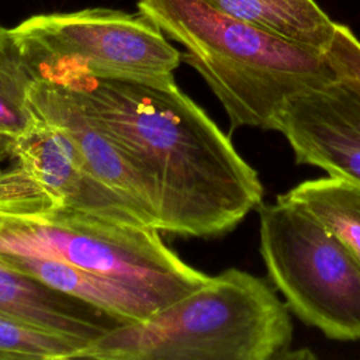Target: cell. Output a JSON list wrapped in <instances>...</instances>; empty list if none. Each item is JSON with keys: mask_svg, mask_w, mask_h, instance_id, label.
Masks as SVG:
<instances>
[{"mask_svg": "<svg viewBox=\"0 0 360 360\" xmlns=\"http://www.w3.org/2000/svg\"><path fill=\"white\" fill-rule=\"evenodd\" d=\"M63 83L124 149L159 201L160 232L211 238L232 231L263 200L256 170L228 135L177 86L100 77L72 68L39 72Z\"/></svg>", "mask_w": 360, "mask_h": 360, "instance_id": "1", "label": "cell"}, {"mask_svg": "<svg viewBox=\"0 0 360 360\" xmlns=\"http://www.w3.org/2000/svg\"><path fill=\"white\" fill-rule=\"evenodd\" d=\"M138 11L184 46L194 68L222 104L231 131L273 129L285 100L338 79L319 49L231 17L202 0H138Z\"/></svg>", "mask_w": 360, "mask_h": 360, "instance_id": "2", "label": "cell"}, {"mask_svg": "<svg viewBox=\"0 0 360 360\" xmlns=\"http://www.w3.org/2000/svg\"><path fill=\"white\" fill-rule=\"evenodd\" d=\"M288 307L270 284L228 269L142 322L118 325L77 359L271 360L292 357Z\"/></svg>", "mask_w": 360, "mask_h": 360, "instance_id": "3", "label": "cell"}, {"mask_svg": "<svg viewBox=\"0 0 360 360\" xmlns=\"http://www.w3.org/2000/svg\"><path fill=\"white\" fill-rule=\"evenodd\" d=\"M0 252L53 259L114 277L166 305L210 278L181 260L163 242L159 229L68 208L34 179L0 202Z\"/></svg>", "mask_w": 360, "mask_h": 360, "instance_id": "4", "label": "cell"}, {"mask_svg": "<svg viewBox=\"0 0 360 360\" xmlns=\"http://www.w3.org/2000/svg\"><path fill=\"white\" fill-rule=\"evenodd\" d=\"M260 253L287 307L336 340L360 339V260L309 212L278 195L259 207Z\"/></svg>", "mask_w": 360, "mask_h": 360, "instance_id": "5", "label": "cell"}, {"mask_svg": "<svg viewBox=\"0 0 360 360\" xmlns=\"http://www.w3.org/2000/svg\"><path fill=\"white\" fill-rule=\"evenodd\" d=\"M32 75L56 68L100 77L158 79L181 62L153 20L107 7L31 15L11 28Z\"/></svg>", "mask_w": 360, "mask_h": 360, "instance_id": "6", "label": "cell"}, {"mask_svg": "<svg viewBox=\"0 0 360 360\" xmlns=\"http://www.w3.org/2000/svg\"><path fill=\"white\" fill-rule=\"evenodd\" d=\"M295 163L360 184V93L339 77L290 96L274 120Z\"/></svg>", "mask_w": 360, "mask_h": 360, "instance_id": "7", "label": "cell"}, {"mask_svg": "<svg viewBox=\"0 0 360 360\" xmlns=\"http://www.w3.org/2000/svg\"><path fill=\"white\" fill-rule=\"evenodd\" d=\"M28 103L35 117L58 127L70 138L86 169L97 180L118 193L148 226L159 229L155 190L69 87L55 79L35 77L28 90Z\"/></svg>", "mask_w": 360, "mask_h": 360, "instance_id": "8", "label": "cell"}, {"mask_svg": "<svg viewBox=\"0 0 360 360\" xmlns=\"http://www.w3.org/2000/svg\"><path fill=\"white\" fill-rule=\"evenodd\" d=\"M11 158L62 205L118 224L148 226L118 193L86 169L58 127L34 115L30 127L14 136Z\"/></svg>", "mask_w": 360, "mask_h": 360, "instance_id": "9", "label": "cell"}, {"mask_svg": "<svg viewBox=\"0 0 360 360\" xmlns=\"http://www.w3.org/2000/svg\"><path fill=\"white\" fill-rule=\"evenodd\" d=\"M0 314L89 345L124 325L104 311L0 262Z\"/></svg>", "mask_w": 360, "mask_h": 360, "instance_id": "10", "label": "cell"}, {"mask_svg": "<svg viewBox=\"0 0 360 360\" xmlns=\"http://www.w3.org/2000/svg\"><path fill=\"white\" fill-rule=\"evenodd\" d=\"M0 262L104 311L124 325L146 321L167 307L158 297L129 283L59 260L0 252Z\"/></svg>", "mask_w": 360, "mask_h": 360, "instance_id": "11", "label": "cell"}, {"mask_svg": "<svg viewBox=\"0 0 360 360\" xmlns=\"http://www.w3.org/2000/svg\"><path fill=\"white\" fill-rule=\"evenodd\" d=\"M214 8L288 41L325 51L335 21L315 0H202Z\"/></svg>", "mask_w": 360, "mask_h": 360, "instance_id": "12", "label": "cell"}, {"mask_svg": "<svg viewBox=\"0 0 360 360\" xmlns=\"http://www.w3.org/2000/svg\"><path fill=\"white\" fill-rule=\"evenodd\" d=\"M283 195L318 219L360 260V184L328 176L302 181Z\"/></svg>", "mask_w": 360, "mask_h": 360, "instance_id": "13", "label": "cell"}, {"mask_svg": "<svg viewBox=\"0 0 360 360\" xmlns=\"http://www.w3.org/2000/svg\"><path fill=\"white\" fill-rule=\"evenodd\" d=\"M34 82L11 28L0 24V132L11 136L25 131L34 120L28 90Z\"/></svg>", "mask_w": 360, "mask_h": 360, "instance_id": "14", "label": "cell"}, {"mask_svg": "<svg viewBox=\"0 0 360 360\" xmlns=\"http://www.w3.org/2000/svg\"><path fill=\"white\" fill-rule=\"evenodd\" d=\"M86 346L0 314V360H69Z\"/></svg>", "mask_w": 360, "mask_h": 360, "instance_id": "15", "label": "cell"}, {"mask_svg": "<svg viewBox=\"0 0 360 360\" xmlns=\"http://www.w3.org/2000/svg\"><path fill=\"white\" fill-rule=\"evenodd\" d=\"M323 53L336 76L360 93V41L347 25L335 22Z\"/></svg>", "mask_w": 360, "mask_h": 360, "instance_id": "16", "label": "cell"}, {"mask_svg": "<svg viewBox=\"0 0 360 360\" xmlns=\"http://www.w3.org/2000/svg\"><path fill=\"white\" fill-rule=\"evenodd\" d=\"M13 143H14V136L0 132V160L6 158H11Z\"/></svg>", "mask_w": 360, "mask_h": 360, "instance_id": "17", "label": "cell"}, {"mask_svg": "<svg viewBox=\"0 0 360 360\" xmlns=\"http://www.w3.org/2000/svg\"><path fill=\"white\" fill-rule=\"evenodd\" d=\"M0 173H1V170H0Z\"/></svg>", "mask_w": 360, "mask_h": 360, "instance_id": "18", "label": "cell"}]
</instances>
